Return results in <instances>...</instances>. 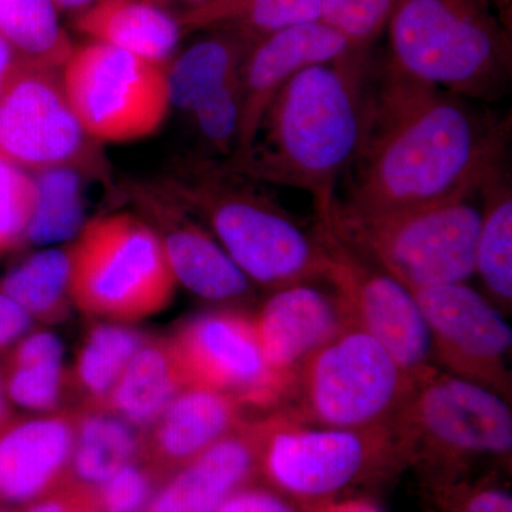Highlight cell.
I'll list each match as a JSON object with an SVG mask.
<instances>
[{"label":"cell","mask_w":512,"mask_h":512,"mask_svg":"<svg viewBox=\"0 0 512 512\" xmlns=\"http://www.w3.org/2000/svg\"><path fill=\"white\" fill-rule=\"evenodd\" d=\"M397 0H320V20L339 30L356 52H367L392 15Z\"/></svg>","instance_id":"32"},{"label":"cell","mask_w":512,"mask_h":512,"mask_svg":"<svg viewBox=\"0 0 512 512\" xmlns=\"http://www.w3.org/2000/svg\"><path fill=\"white\" fill-rule=\"evenodd\" d=\"M252 320L281 399L302 366L348 325L335 293L320 291L313 284L272 291Z\"/></svg>","instance_id":"17"},{"label":"cell","mask_w":512,"mask_h":512,"mask_svg":"<svg viewBox=\"0 0 512 512\" xmlns=\"http://www.w3.org/2000/svg\"><path fill=\"white\" fill-rule=\"evenodd\" d=\"M386 62L471 101H495L512 79L510 30L488 0H397Z\"/></svg>","instance_id":"4"},{"label":"cell","mask_w":512,"mask_h":512,"mask_svg":"<svg viewBox=\"0 0 512 512\" xmlns=\"http://www.w3.org/2000/svg\"><path fill=\"white\" fill-rule=\"evenodd\" d=\"M483 198L476 245V269L485 296L510 315L512 308V190L507 165L501 164L478 188Z\"/></svg>","instance_id":"26"},{"label":"cell","mask_w":512,"mask_h":512,"mask_svg":"<svg viewBox=\"0 0 512 512\" xmlns=\"http://www.w3.org/2000/svg\"><path fill=\"white\" fill-rule=\"evenodd\" d=\"M218 512H309L268 485L256 481L231 495Z\"/></svg>","instance_id":"37"},{"label":"cell","mask_w":512,"mask_h":512,"mask_svg":"<svg viewBox=\"0 0 512 512\" xmlns=\"http://www.w3.org/2000/svg\"><path fill=\"white\" fill-rule=\"evenodd\" d=\"M495 3H497L498 6V13H500L501 22H503L504 25L507 26L508 20V25H510L511 0H495Z\"/></svg>","instance_id":"44"},{"label":"cell","mask_w":512,"mask_h":512,"mask_svg":"<svg viewBox=\"0 0 512 512\" xmlns=\"http://www.w3.org/2000/svg\"><path fill=\"white\" fill-rule=\"evenodd\" d=\"M410 292L429 329L434 365L510 402L512 329L504 313L466 282Z\"/></svg>","instance_id":"13"},{"label":"cell","mask_w":512,"mask_h":512,"mask_svg":"<svg viewBox=\"0 0 512 512\" xmlns=\"http://www.w3.org/2000/svg\"><path fill=\"white\" fill-rule=\"evenodd\" d=\"M70 258L72 301L93 318L133 322L163 311L173 299L177 281L144 218L119 212L90 221Z\"/></svg>","instance_id":"9"},{"label":"cell","mask_w":512,"mask_h":512,"mask_svg":"<svg viewBox=\"0 0 512 512\" xmlns=\"http://www.w3.org/2000/svg\"><path fill=\"white\" fill-rule=\"evenodd\" d=\"M157 477L156 471L140 458L121 467L97 490L100 511L146 512Z\"/></svg>","instance_id":"36"},{"label":"cell","mask_w":512,"mask_h":512,"mask_svg":"<svg viewBox=\"0 0 512 512\" xmlns=\"http://www.w3.org/2000/svg\"><path fill=\"white\" fill-rule=\"evenodd\" d=\"M478 192L426 204L357 211L338 200L326 221L339 241L379 266L407 289L466 282L476 269L481 211Z\"/></svg>","instance_id":"6"},{"label":"cell","mask_w":512,"mask_h":512,"mask_svg":"<svg viewBox=\"0 0 512 512\" xmlns=\"http://www.w3.org/2000/svg\"><path fill=\"white\" fill-rule=\"evenodd\" d=\"M70 276V249H45L3 276L0 292L18 303L33 320L56 325L67 319L72 308Z\"/></svg>","instance_id":"29"},{"label":"cell","mask_w":512,"mask_h":512,"mask_svg":"<svg viewBox=\"0 0 512 512\" xmlns=\"http://www.w3.org/2000/svg\"><path fill=\"white\" fill-rule=\"evenodd\" d=\"M147 339L117 323H96L87 330L69 372L70 407L106 412L117 380Z\"/></svg>","instance_id":"25"},{"label":"cell","mask_w":512,"mask_h":512,"mask_svg":"<svg viewBox=\"0 0 512 512\" xmlns=\"http://www.w3.org/2000/svg\"><path fill=\"white\" fill-rule=\"evenodd\" d=\"M315 20L320 0H205L178 18L183 30L232 29L254 42Z\"/></svg>","instance_id":"28"},{"label":"cell","mask_w":512,"mask_h":512,"mask_svg":"<svg viewBox=\"0 0 512 512\" xmlns=\"http://www.w3.org/2000/svg\"><path fill=\"white\" fill-rule=\"evenodd\" d=\"M130 194L157 232L177 284L211 302H245L254 295V284L217 239L163 185L134 184Z\"/></svg>","instance_id":"15"},{"label":"cell","mask_w":512,"mask_h":512,"mask_svg":"<svg viewBox=\"0 0 512 512\" xmlns=\"http://www.w3.org/2000/svg\"><path fill=\"white\" fill-rule=\"evenodd\" d=\"M510 130V116L497 119L386 60L372 64L359 144L338 202L386 211L478 192L505 163Z\"/></svg>","instance_id":"1"},{"label":"cell","mask_w":512,"mask_h":512,"mask_svg":"<svg viewBox=\"0 0 512 512\" xmlns=\"http://www.w3.org/2000/svg\"><path fill=\"white\" fill-rule=\"evenodd\" d=\"M185 387L170 339L148 338L117 380L106 412L143 431Z\"/></svg>","instance_id":"22"},{"label":"cell","mask_w":512,"mask_h":512,"mask_svg":"<svg viewBox=\"0 0 512 512\" xmlns=\"http://www.w3.org/2000/svg\"><path fill=\"white\" fill-rule=\"evenodd\" d=\"M26 512H101L97 491L66 478Z\"/></svg>","instance_id":"38"},{"label":"cell","mask_w":512,"mask_h":512,"mask_svg":"<svg viewBox=\"0 0 512 512\" xmlns=\"http://www.w3.org/2000/svg\"><path fill=\"white\" fill-rule=\"evenodd\" d=\"M353 52L349 40L322 20L291 26L258 40L239 69L241 121L231 156L248 150L269 104L295 74Z\"/></svg>","instance_id":"16"},{"label":"cell","mask_w":512,"mask_h":512,"mask_svg":"<svg viewBox=\"0 0 512 512\" xmlns=\"http://www.w3.org/2000/svg\"><path fill=\"white\" fill-rule=\"evenodd\" d=\"M168 339L187 386L232 394L262 414L275 412L281 389L266 365L248 313H200L185 320Z\"/></svg>","instance_id":"14"},{"label":"cell","mask_w":512,"mask_h":512,"mask_svg":"<svg viewBox=\"0 0 512 512\" xmlns=\"http://www.w3.org/2000/svg\"><path fill=\"white\" fill-rule=\"evenodd\" d=\"M0 154L37 171L99 170L94 140L70 106L57 70L19 60L0 94Z\"/></svg>","instance_id":"12"},{"label":"cell","mask_w":512,"mask_h":512,"mask_svg":"<svg viewBox=\"0 0 512 512\" xmlns=\"http://www.w3.org/2000/svg\"><path fill=\"white\" fill-rule=\"evenodd\" d=\"M427 512H433V510H431V508H430V510H429V511H427Z\"/></svg>","instance_id":"47"},{"label":"cell","mask_w":512,"mask_h":512,"mask_svg":"<svg viewBox=\"0 0 512 512\" xmlns=\"http://www.w3.org/2000/svg\"><path fill=\"white\" fill-rule=\"evenodd\" d=\"M249 412L232 394L187 386L141 431L138 458L167 480L251 419Z\"/></svg>","instance_id":"19"},{"label":"cell","mask_w":512,"mask_h":512,"mask_svg":"<svg viewBox=\"0 0 512 512\" xmlns=\"http://www.w3.org/2000/svg\"><path fill=\"white\" fill-rule=\"evenodd\" d=\"M154 2H160V0H154ZM184 2L191 3L192 6L200 5V3L205 2V0H184Z\"/></svg>","instance_id":"45"},{"label":"cell","mask_w":512,"mask_h":512,"mask_svg":"<svg viewBox=\"0 0 512 512\" xmlns=\"http://www.w3.org/2000/svg\"><path fill=\"white\" fill-rule=\"evenodd\" d=\"M13 416L12 406H10L5 390H3L2 380H0V426Z\"/></svg>","instance_id":"43"},{"label":"cell","mask_w":512,"mask_h":512,"mask_svg":"<svg viewBox=\"0 0 512 512\" xmlns=\"http://www.w3.org/2000/svg\"><path fill=\"white\" fill-rule=\"evenodd\" d=\"M309 512H383V510L369 498L349 497L322 505Z\"/></svg>","instance_id":"40"},{"label":"cell","mask_w":512,"mask_h":512,"mask_svg":"<svg viewBox=\"0 0 512 512\" xmlns=\"http://www.w3.org/2000/svg\"><path fill=\"white\" fill-rule=\"evenodd\" d=\"M407 470L389 426L332 429L266 414L259 481L303 510L352 497Z\"/></svg>","instance_id":"7"},{"label":"cell","mask_w":512,"mask_h":512,"mask_svg":"<svg viewBox=\"0 0 512 512\" xmlns=\"http://www.w3.org/2000/svg\"><path fill=\"white\" fill-rule=\"evenodd\" d=\"M76 29L93 42L161 64L170 62L184 32L154 0H99L77 15Z\"/></svg>","instance_id":"21"},{"label":"cell","mask_w":512,"mask_h":512,"mask_svg":"<svg viewBox=\"0 0 512 512\" xmlns=\"http://www.w3.org/2000/svg\"><path fill=\"white\" fill-rule=\"evenodd\" d=\"M165 66L170 106L191 114L198 106L238 76L242 62L256 42L237 30L215 29Z\"/></svg>","instance_id":"24"},{"label":"cell","mask_w":512,"mask_h":512,"mask_svg":"<svg viewBox=\"0 0 512 512\" xmlns=\"http://www.w3.org/2000/svg\"><path fill=\"white\" fill-rule=\"evenodd\" d=\"M266 414L251 417L175 471L146 512H218L232 494L259 481Z\"/></svg>","instance_id":"20"},{"label":"cell","mask_w":512,"mask_h":512,"mask_svg":"<svg viewBox=\"0 0 512 512\" xmlns=\"http://www.w3.org/2000/svg\"><path fill=\"white\" fill-rule=\"evenodd\" d=\"M161 185L210 227L252 284L272 292L325 281L329 255L318 232L308 234L247 178L200 161Z\"/></svg>","instance_id":"3"},{"label":"cell","mask_w":512,"mask_h":512,"mask_svg":"<svg viewBox=\"0 0 512 512\" xmlns=\"http://www.w3.org/2000/svg\"><path fill=\"white\" fill-rule=\"evenodd\" d=\"M370 69L367 52H353L301 70L269 104L248 150L222 167L249 181L306 191L318 221L328 220L359 144Z\"/></svg>","instance_id":"2"},{"label":"cell","mask_w":512,"mask_h":512,"mask_svg":"<svg viewBox=\"0 0 512 512\" xmlns=\"http://www.w3.org/2000/svg\"><path fill=\"white\" fill-rule=\"evenodd\" d=\"M190 116L198 134L211 150L222 156H231L237 146L241 121L239 74L202 101Z\"/></svg>","instance_id":"34"},{"label":"cell","mask_w":512,"mask_h":512,"mask_svg":"<svg viewBox=\"0 0 512 512\" xmlns=\"http://www.w3.org/2000/svg\"><path fill=\"white\" fill-rule=\"evenodd\" d=\"M19 57L3 37H0V94L8 83L10 74L18 66Z\"/></svg>","instance_id":"41"},{"label":"cell","mask_w":512,"mask_h":512,"mask_svg":"<svg viewBox=\"0 0 512 512\" xmlns=\"http://www.w3.org/2000/svg\"><path fill=\"white\" fill-rule=\"evenodd\" d=\"M36 200L26 237L36 245H56L84 228L83 184L72 167L47 168L35 177Z\"/></svg>","instance_id":"31"},{"label":"cell","mask_w":512,"mask_h":512,"mask_svg":"<svg viewBox=\"0 0 512 512\" xmlns=\"http://www.w3.org/2000/svg\"><path fill=\"white\" fill-rule=\"evenodd\" d=\"M414 386L375 338L348 323L296 373L275 413L313 427L390 426Z\"/></svg>","instance_id":"8"},{"label":"cell","mask_w":512,"mask_h":512,"mask_svg":"<svg viewBox=\"0 0 512 512\" xmlns=\"http://www.w3.org/2000/svg\"><path fill=\"white\" fill-rule=\"evenodd\" d=\"M424 491L433 512H512L510 491L493 477H468Z\"/></svg>","instance_id":"35"},{"label":"cell","mask_w":512,"mask_h":512,"mask_svg":"<svg viewBox=\"0 0 512 512\" xmlns=\"http://www.w3.org/2000/svg\"><path fill=\"white\" fill-rule=\"evenodd\" d=\"M316 232L329 255L325 282L333 286L348 323L375 338L416 382L439 369L412 292L339 241L329 227L318 224Z\"/></svg>","instance_id":"11"},{"label":"cell","mask_w":512,"mask_h":512,"mask_svg":"<svg viewBox=\"0 0 512 512\" xmlns=\"http://www.w3.org/2000/svg\"><path fill=\"white\" fill-rule=\"evenodd\" d=\"M389 427L424 490L470 477L478 461H511L510 402L440 369L417 380Z\"/></svg>","instance_id":"5"},{"label":"cell","mask_w":512,"mask_h":512,"mask_svg":"<svg viewBox=\"0 0 512 512\" xmlns=\"http://www.w3.org/2000/svg\"><path fill=\"white\" fill-rule=\"evenodd\" d=\"M0 37L22 62L52 70L63 69L74 49L55 0H0Z\"/></svg>","instance_id":"30"},{"label":"cell","mask_w":512,"mask_h":512,"mask_svg":"<svg viewBox=\"0 0 512 512\" xmlns=\"http://www.w3.org/2000/svg\"><path fill=\"white\" fill-rule=\"evenodd\" d=\"M35 200V178L0 154V254L25 239Z\"/></svg>","instance_id":"33"},{"label":"cell","mask_w":512,"mask_h":512,"mask_svg":"<svg viewBox=\"0 0 512 512\" xmlns=\"http://www.w3.org/2000/svg\"><path fill=\"white\" fill-rule=\"evenodd\" d=\"M60 339L45 330L28 333L2 357L0 380L10 404L52 413L70 409L69 372Z\"/></svg>","instance_id":"23"},{"label":"cell","mask_w":512,"mask_h":512,"mask_svg":"<svg viewBox=\"0 0 512 512\" xmlns=\"http://www.w3.org/2000/svg\"><path fill=\"white\" fill-rule=\"evenodd\" d=\"M165 66L106 43L73 49L62 84L87 136L124 143L156 133L170 110Z\"/></svg>","instance_id":"10"},{"label":"cell","mask_w":512,"mask_h":512,"mask_svg":"<svg viewBox=\"0 0 512 512\" xmlns=\"http://www.w3.org/2000/svg\"><path fill=\"white\" fill-rule=\"evenodd\" d=\"M96 2L99 0H55L59 12L77 13V15L89 9Z\"/></svg>","instance_id":"42"},{"label":"cell","mask_w":512,"mask_h":512,"mask_svg":"<svg viewBox=\"0 0 512 512\" xmlns=\"http://www.w3.org/2000/svg\"><path fill=\"white\" fill-rule=\"evenodd\" d=\"M33 319L23 311L18 303L0 292V356L23 336L28 335Z\"/></svg>","instance_id":"39"},{"label":"cell","mask_w":512,"mask_h":512,"mask_svg":"<svg viewBox=\"0 0 512 512\" xmlns=\"http://www.w3.org/2000/svg\"><path fill=\"white\" fill-rule=\"evenodd\" d=\"M76 444L67 478L99 490L121 467L140 457L141 431L107 412L79 410Z\"/></svg>","instance_id":"27"},{"label":"cell","mask_w":512,"mask_h":512,"mask_svg":"<svg viewBox=\"0 0 512 512\" xmlns=\"http://www.w3.org/2000/svg\"><path fill=\"white\" fill-rule=\"evenodd\" d=\"M0 512H12V511H8V510H5V508L0 507Z\"/></svg>","instance_id":"46"},{"label":"cell","mask_w":512,"mask_h":512,"mask_svg":"<svg viewBox=\"0 0 512 512\" xmlns=\"http://www.w3.org/2000/svg\"><path fill=\"white\" fill-rule=\"evenodd\" d=\"M79 409L15 416L0 426V505L33 504L69 474Z\"/></svg>","instance_id":"18"}]
</instances>
